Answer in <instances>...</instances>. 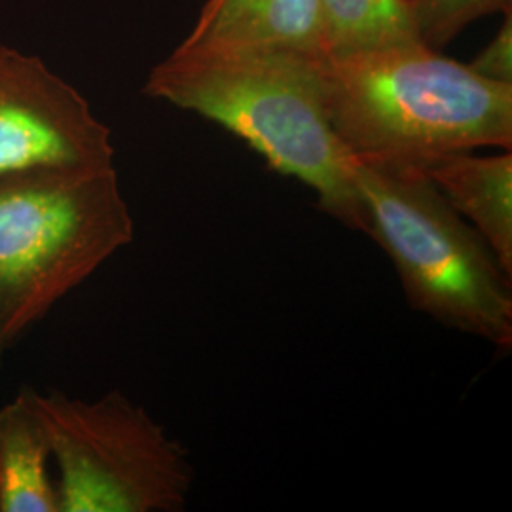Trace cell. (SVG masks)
<instances>
[{"label":"cell","instance_id":"obj_1","mask_svg":"<svg viewBox=\"0 0 512 512\" xmlns=\"http://www.w3.org/2000/svg\"><path fill=\"white\" fill-rule=\"evenodd\" d=\"M145 93L228 129L274 171L310 186L327 217L366 234L353 156L330 124L321 57L175 50L152 69Z\"/></svg>","mask_w":512,"mask_h":512},{"label":"cell","instance_id":"obj_2","mask_svg":"<svg viewBox=\"0 0 512 512\" xmlns=\"http://www.w3.org/2000/svg\"><path fill=\"white\" fill-rule=\"evenodd\" d=\"M330 124L353 158L423 164L512 147V86L420 40L321 57Z\"/></svg>","mask_w":512,"mask_h":512},{"label":"cell","instance_id":"obj_3","mask_svg":"<svg viewBox=\"0 0 512 512\" xmlns=\"http://www.w3.org/2000/svg\"><path fill=\"white\" fill-rule=\"evenodd\" d=\"M366 236L389 256L412 310L512 349V275L418 165L353 158Z\"/></svg>","mask_w":512,"mask_h":512},{"label":"cell","instance_id":"obj_4","mask_svg":"<svg viewBox=\"0 0 512 512\" xmlns=\"http://www.w3.org/2000/svg\"><path fill=\"white\" fill-rule=\"evenodd\" d=\"M133 236L114 165L0 181V344L14 346Z\"/></svg>","mask_w":512,"mask_h":512},{"label":"cell","instance_id":"obj_5","mask_svg":"<svg viewBox=\"0 0 512 512\" xmlns=\"http://www.w3.org/2000/svg\"><path fill=\"white\" fill-rule=\"evenodd\" d=\"M59 469V512H181L192 492L188 450L122 391L95 401L23 389Z\"/></svg>","mask_w":512,"mask_h":512},{"label":"cell","instance_id":"obj_6","mask_svg":"<svg viewBox=\"0 0 512 512\" xmlns=\"http://www.w3.org/2000/svg\"><path fill=\"white\" fill-rule=\"evenodd\" d=\"M114 165L110 129L35 55L0 44V181Z\"/></svg>","mask_w":512,"mask_h":512},{"label":"cell","instance_id":"obj_7","mask_svg":"<svg viewBox=\"0 0 512 512\" xmlns=\"http://www.w3.org/2000/svg\"><path fill=\"white\" fill-rule=\"evenodd\" d=\"M255 50L327 55L319 0H207L177 48L184 54Z\"/></svg>","mask_w":512,"mask_h":512},{"label":"cell","instance_id":"obj_8","mask_svg":"<svg viewBox=\"0 0 512 512\" xmlns=\"http://www.w3.org/2000/svg\"><path fill=\"white\" fill-rule=\"evenodd\" d=\"M512 275V154L452 152L418 164Z\"/></svg>","mask_w":512,"mask_h":512},{"label":"cell","instance_id":"obj_9","mask_svg":"<svg viewBox=\"0 0 512 512\" xmlns=\"http://www.w3.org/2000/svg\"><path fill=\"white\" fill-rule=\"evenodd\" d=\"M50 442L25 391L0 408V512H59Z\"/></svg>","mask_w":512,"mask_h":512},{"label":"cell","instance_id":"obj_10","mask_svg":"<svg viewBox=\"0 0 512 512\" xmlns=\"http://www.w3.org/2000/svg\"><path fill=\"white\" fill-rule=\"evenodd\" d=\"M327 55L418 40L406 0H319Z\"/></svg>","mask_w":512,"mask_h":512},{"label":"cell","instance_id":"obj_11","mask_svg":"<svg viewBox=\"0 0 512 512\" xmlns=\"http://www.w3.org/2000/svg\"><path fill=\"white\" fill-rule=\"evenodd\" d=\"M418 40L437 50L475 19L511 12V0H406Z\"/></svg>","mask_w":512,"mask_h":512},{"label":"cell","instance_id":"obj_12","mask_svg":"<svg viewBox=\"0 0 512 512\" xmlns=\"http://www.w3.org/2000/svg\"><path fill=\"white\" fill-rule=\"evenodd\" d=\"M469 67L486 80L512 86V14L507 12L494 40L478 54Z\"/></svg>","mask_w":512,"mask_h":512},{"label":"cell","instance_id":"obj_13","mask_svg":"<svg viewBox=\"0 0 512 512\" xmlns=\"http://www.w3.org/2000/svg\"><path fill=\"white\" fill-rule=\"evenodd\" d=\"M4 353H6V348L0 344V366H2V359H4Z\"/></svg>","mask_w":512,"mask_h":512}]
</instances>
